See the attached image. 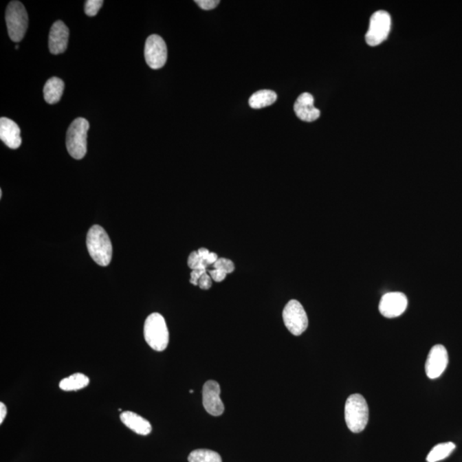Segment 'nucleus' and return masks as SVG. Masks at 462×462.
Instances as JSON below:
<instances>
[{
  "mask_svg": "<svg viewBox=\"0 0 462 462\" xmlns=\"http://www.w3.org/2000/svg\"><path fill=\"white\" fill-rule=\"evenodd\" d=\"M87 247L91 258L100 267H107L113 258V245L102 227L94 226L87 233Z\"/></svg>",
  "mask_w": 462,
  "mask_h": 462,
  "instance_id": "1",
  "label": "nucleus"
},
{
  "mask_svg": "<svg viewBox=\"0 0 462 462\" xmlns=\"http://www.w3.org/2000/svg\"><path fill=\"white\" fill-rule=\"evenodd\" d=\"M344 414L346 426L352 432H363L369 419V408L366 399L360 394L350 395L346 401Z\"/></svg>",
  "mask_w": 462,
  "mask_h": 462,
  "instance_id": "2",
  "label": "nucleus"
},
{
  "mask_svg": "<svg viewBox=\"0 0 462 462\" xmlns=\"http://www.w3.org/2000/svg\"><path fill=\"white\" fill-rule=\"evenodd\" d=\"M144 338L148 344L155 351H164L169 344V331L162 315L153 313L145 321Z\"/></svg>",
  "mask_w": 462,
  "mask_h": 462,
  "instance_id": "3",
  "label": "nucleus"
},
{
  "mask_svg": "<svg viewBox=\"0 0 462 462\" xmlns=\"http://www.w3.org/2000/svg\"><path fill=\"white\" fill-rule=\"evenodd\" d=\"M89 122L85 118L75 119L69 126L66 136V146L72 157L82 160L87 153V136Z\"/></svg>",
  "mask_w": 462,
  "mask_h": 462,
  "instance_id": "4",
  "label": "nucleus"
},
{
  "mask_svg": "<svg viewBox=\"0 0 462 462\" xmlns=\"http://www.w3.org/2000/svg\"><path fill=\"white\" fill-rule=\"evenodd\" d=\"M6 21L8 34L12 41L19 42L25 36L29 16L25 7L19 1H12L6 8Z\"/></svg>",
  "mask_w": 462,
  "mask_h": 462,
  "instance_id": "5",
  "label": "nucleus"
},
{
  "mask_svg": "<svg viewBox=\"0 0 462 462\" xmlns=\"http://www.w3.org/2000/svg\"><path fill=\"white\" fill-rule=\"evenodd\" d=\"M391 29V17L385 10H379L371 17L369 29L366 34V43L376 47L388 38Z\"/></svg>",
  "mask_w": 462,
  "mask_h": 462,
  "instance_id": "6",
  "label": "nucleus"
},
{
  "mask_svg": "<svg viewBox=\"0 0 462 462\" xmlns=\"http://www.w3.org/2000/svg\"><path fill=\"white\" fill-rule=\"evenodd\" d=\"M283 318L285 327L294 336H300L307 329V315L298 300H292L287 304L283 311Z\"/></svg>",
  "mask_w": 462,
  "mask_h": 462,
  "instance_id": "7",
  "label": "nucleus"
},
{
  "mask_svg": "<svg viewBox=\"0 0 462 462\" xmlns=\"http://www.w3.org/2000/svg\"><path fill=\"white\" fill-rule=\"evenodd\" d=\"M145 59L150 68L159 69L164 67L167 61V47L163 38L153 34L146 38Z\"/></svg>",
  "mask_w": 462,
  "mask_h": 462,
  "instance_id": "8",
  "label": "nucleus"
},
{
  "mask_svg": "<svg viewBox=\"0 0 462 462\" xmlns=\"http://www.w3.org/2000/svg\"><path fill=\"white\" fill-rule=\"evenodd\" d=\"M449 363V355L446 346L437 344L430 349L426 363V373L430 380L439 377L446 370Z\"/></svg>",
  "mask_w": 462,
  "mask_h": 462,
  "instance_id": "9",
  "label": "nucleus"
},
{
  "mask_svg": "<svg viewBox=\"0 0 462 462\" xmlns=\"http://www.w3.org/2000/svg\"><path fill=\"white\" fill-rule=\"evenodd\" d=\"M220 385L214 380H209L203 386V406L212 416H220L225 412V405L220 398Z\"/></svg>",
  "mask_w": 462,
  "mask_h": 462,
  "instance_id": "10",
  "label": "nucleus"
},
{
  "mask_svg": "<svg viewBox=\"0 0 462 462\" xmlns=\"http://www.w3.org/2000/svg\"><path fill=\"white\" fill-rule=\"evenodd\" d=\"M407 296L401 292L385 294L380 300V311L385 318H393L400 316L407 309Z\"/></svg>",
  "mask_w": 462,
  "mask_h": 462,
  "instance_id": "11",
  "label": "nucleus"
},
{
  "mask_svg": "<svg viewBox=\"0 0 462 462\" xmlns=\"http://www.w3.org/2000/svg\"><path fill=\"white\" fill-rule=\"evenodd\" d=\"M69 29L62 21H57L49 34V49L51 54H60L67 49Z\"/></svg>",
  "mask_w": 462,
  "mask_h": 462,
  "instance_id": "12",
  "label": "nucleus"
},
{
  "mask_svg": "<svg viewBox=\"0 0 462 462\" xmlns=\"http://www.w3.org/2000/svg\"><path fill=\"white\" fill-rule=\"evenodd\" d=\"M294 111L304 122H314L320 117V111L314 107V96L309 93L300 94L294 106Z\"/></svg>",
  "mask_w": 462,
  "mask_h": 462,
  "instance_id": "13",
  "label": "nucleus"
},
{
  "mask_svg": "<svg viewBox=\"0 0 462 462\" xmlns=\"http://www.w3.org/2000/svg\"><path fill=\"white\" fill-rule=\"evenodd\" d=\"M0 139L12 149H17L22 144L19 125L9 118L0 119Z\"/></svg>",
  "mask_w": 462,
  "mask_h": 462,
  "instance_id": "14",
  "label": "nucleus"
},
{
  "mask_svg": "<svg viewBox=\"0 0 462 462\" xmlns=\"http://www.w3.org/2000/svg\"><path fill=\"white\" fill-rule=\"evenodd\" d=\"M120 419L128 428L139 435L146 436L152 432V426L148 421L134 412H122Z\"/></svg>",
  "mask_w": 462,
  "mask_h": 462,
  "instance_id": "15",
  "label": "nucleus"
},
{
  "mask_svg": "<svg viewBox=\"0 0 462 462\" xmlns=\"http://www.w3.org/2000/svg\"><path fill=\"white\" fill-rule=\"evenodd\" d=\"M65 90V82L58 77L48 79L44 86V98L48 104H54L60 100Z\"/></svg>",
  "mask_w": 462,
  "mask_h": 462,
  "instance_id": "16",
  "label": "nucleus"
},
{
  "mask_svg": "<svg viewBox=\"0 0 462 462\" xmlns=\"http://www.w3.org/2000/svg\"><path fill=\"white\" fill-rule=\"evenodd\" d=\"M278 100V96L272 90H261L254 93L250 99V106L253 109H261V108L272 106Z\"/></svg>",
  "mask_w": 462,
  "mask_h": 462,
  "instance_id": "17",
  "label": "nucleus"
},
{
  "mask_svg": "<svg viewBox=\"0 0 462 462\" xmlns=\"http://www.w3.org/2000/svg\"><path fill=\"white\" fill-rule=\"evenodd\" d=\"M89 384V377L82 373H75L61 380L59 383V388L65 391L79 390L87 387Z\"/></svg>",
  "mask_w": 462,
  "mask_h": 462,
  "instance_id": "18",
  "label": "nucleus"
},
{
  "mask_svg": "<svg viewBox=\"0 0 462 462\" xmlns=\"http://www.w3.org/2000/svg\"><path fill=\"white\" fill-rule=\"evenodd\" d=\"M456 449V444L449 442L437 444L430 451L426 457L427 462H437L446 459Z\"/></svg>",
  "mask_w": 462,
  "mask_h": 462,
  "instance_id": "19",
  "label": "nucleus"
},
{
  "mask_svg": "<svg viewBox=\"0 0 462 462\" xmlns=\"http://www.w3.org/2000/svg\"><path fill=\"white\" fill-rule=\"evenodd\" d=\"M188 460L190 462H222V458L219 454L210 450L192 451Z\"/></svg>",
  "mask_w": 462,
  "mask_h": 462,
  "instance_id": "20",
  "label": "nucleus"
},
{
  "mask_svg": "<svg viewBox=\"0 0 462 462\" xmlns=\"http://www.w3.org/2000/svg\"><path fill=\"white\" fill-rule=\"evenodd\" d=\"M188 267L194 270H206L209 267L206 262L199 256L197 251L192 252L188 260Z\"/></svg>",
  "mask_w": 462,
  "mask_h": 462,
  "instance_id": "21",
  "label": "nucleus"
},
{
  "mask_svg": "<svg viewBox=\"0 0 462 462\" xmlns=\"http://www.w3.org/2000/svg\"><path fill=\"white\" fill-rule=\"evenodd\" d=\"M104 1L102 0H87L85 3V13L87 16H94L100 12Z\"/></svg>",
  "mask_w": 462,
  "mask_h": 462,
  "instance_id": "22",
  "label": "nucleus"
},
{
  "mask_svg": "<svg viewBox=\"0 0 462 462\" xmlns=\"http://www.w3.org/2000/svg\"><path fill=\"white\" fill-rule=\"evenodd\" d=\"M215 269L222 270V271L229 274V273H232L234 271V265L233 261L230 260H227L226 258H219V260L217 261L216 263L213 265Z\"/></svg>",
  "mask_w": 462,
  "mask_h": 462,
  "instance_id": "23",
  "label": "nucleus"
},
{
  "mask_svg": "<svg viewBox=\"0 0 462 462\" xmlns=\"http://www.w3.org/2000/svg\"><path fill=\"white\" fill-rule=\"evenodd\" d=\"M195 3L202 10H211L215 9L219 6L220 1L219 0H196Z\"/></svg>",
  "mask_w": 462,
  "mask_h": 462,
  "instance_id": "24",
  "label": "nucleus"
},
{
  "mask_svg": "<svg viewBox=\"0 0 462 462\" xmlns=\"http://www.w3.org/2000/svg\"><path fill=\"white\" fill-rule=\"evenodd\" d=\"M212 285L211 276L208 274V272L205 273L204 275L201 276L199 280L198 286L201 289L208 290L211 288Z\"/></svg>",
  "mask_w": 462,
  "mask_h": 462,
  "instance_id": "25",
  "label": "nucleus"
},
{
  "mask_svg": "<svg viewBox=\"0 0 462 462\" xmlns=\"http://www.w3.org/2000/svg\"><path fill=\"white\" fill-rule=\"evenodd\" d=\"M210 276H211L212 279L214 280L216 282H222L226 279L227 273L222 271V270L214 269L210 271Z\"/></svg>",
  "mask_w": 462,
  "mask_h": 462,
  "instance_id": "26",
  "label": "nucleus"
},
{
  "mask_svg": "<svg viewBox=\"0 0 462 462\" xmlns=\"http://www.w3.org/2000/svg\"><path fill=\"white\" fill-rule=\"evenodd\" d=\"M206 270H194L191 272L190 283L192 285L197 286L199 278L206 273Z\"/></svg>",
  "mask_w": 462,
  "mask_h": 462,
  "instance_id": "27",
  "label": "nucleus"
},
{
  "mask_svg": "<svg viewBox=\"0 0 462 462\" xmlns=\"http://www.w3.org/2000/svg\"><path fill=\"white\" fill-rule=\"evenodd\" d=\"M7 415V408L3 402H0V424H2L5 421L6 416Z\"/></svg>",
  "mask_w": 462,
  "mask_h": 462,
  "instance_id": "28",
  "label": "nucleus"
},
{
  "mask_svg": "<svg viewBox=\"0 0 462 462\" xmlns=\"http://www.w3.org/2000/svg\"><path fill=\"white\" fill-rule=\"evenodd\" d=\"M199 256L203 258L206 262V260H208V258L209 257L210 254H211V252H210L208 250H206V248H199V250L197 251ZM208 264V263H206Z\"/></svg>",
  "mask_w": 462,
  "mask_h": 462,
  "instance_id": "29",
  "label": "nucleus"
},
{
  "mask_svg": "<svg viewBox=\"0 0 462 462\" xmlns=\"http://www.w3.org/2000/svg\"><path fill=\"white\" fill-rule=\"evenodd\" d=\"M219 260L218 255L215 253H211L209 255V257L208 258V260H206V263H208V265H214L217 262V261Z\"/></svg>",
  "mask_w": 462,
  "mask_h": 462,
  "instance_id": "30",
  "label": "nucleus"
}]
</instances>
